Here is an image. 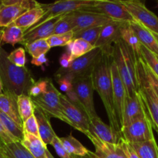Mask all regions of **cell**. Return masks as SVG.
<instances>
[{
    "label": "cell",
    "instance_id": "cell-5",
    "mask_svg": "<svg viewBox=\"0 0 158 158\" xmlns=\"http://www.w3.org/2000/svg\"><path fill=\"white\" fill-rule=\"evenodd\" d=\"M136 70L139 83V95L148 112L153 128L158 133V97L147 80L142 57L136 61Z\"/></svg>",
    "mask_w": 158,
    "mask_h": 158
},
{
    "label": "cell",
    "instance_id": "cell-51",
    "mask_svg": "<svg viewBox=\"0 0 158 158\" xmlns=\"http://www.w3.org/2000/svg\"><path fill=\"white\" fill-rule=\"evenodd\" d=\"M153 35H154L155 39H156V42H157V43H158V35L157 34H155V33H153Z\"/></svg>",
    "mask_w": 158,
    "mask_h": 158
},
{
    "label": "cell",
    "instance_id": "cell-42",
    "mask_svg": "<svg viewBox=\"0 0 158 158\" xmlns=\"http://www.w3.org/2000/svg\"><path fill=\"white\" fill-rule=\"evenodd\" d=\"M51 145H52L53 148H54L57 155H58L60 158H77V156L70 154L69 153L64 149V148L63 147V145H62L61 142H60V137H59L58 136H56V137H54L52 143H51Z\"/></svg>",
    "mask_w": 158,
    "mask_h": 158
},
{
    "label": "cell",
    "instance_id": "cell-33",
    "mask_svg": "<svg viewBox=\"0 0 158 158\" xmlns=\"http://www.w3.org/2000/svg\"><path fill=\"white\" fill-rule=\"evenodd\" d=\"M102 29V26H98V27L89 28V29L77 31V32H74L73 40L81 39V40L88 42V43H90V44H91L95 47V44L97 43L98 40H99Z\"/></svg>",
    "mask_w": 158,
    "mask_h": 158
},
{
    "label": "cell",
    "instance_id": "cell-52",
    "mask_svg": "<svg viewBox=\"0 0 158 158\" xmlns=\"http://www.w3.org/2000/svg\"><path fill=\"white\" fill-rule=\"evenodd\" d=\"M91 156H92V157H93V158H98L97 157H96L95 155H94V152H91Z\"/></svg>",
    "mask_w": 158,
    "mask_h": 158
},
{
    "label": "cell",
    "instance_id": "cell-21",
    "mask_svg": "<svg viewBox=\"0 0 158 158\" xmlns=\"http://www.w3.org/2000/svg\"><path fill=\"white\" fill-rule=\"evenodd\" d=\"M17 97L18 96L12 93L4 91L3 94L0 95V110L23 129V121L19 114Z\"/></svg>",
    "mask_w": 158,
    "mask_h": 158
},
{
    "label": "cell",
    "instance_id": "cell-35",
    "mask_svg": "<svg viewBox=\"0 0 158 158\" xmlns=\"http://www.w3.org/2000/svg\"><path fill=\"white\" fill-rule=\"evenodd\" d=\"M0 120L2 121V123H3V125L5 126V127L7 129V131L12 134L13 137H15V138L18 139L20 141H21L22 139H23V131L22 128H20L13 120L11 118H9L6 114H5L4 113L2 112L0 110Z\"/></svg>",
    "mask_w": 158,
    "mask_h": 158
},
{
    "label": "cell",
    "instance_id": "cell-55",
    "mask_svg": "<svg viewBox=\"0 0 158 158\" xmlns=\"http://www.w3.org/2000/svg\"><path fill=\"white\" fill-rule=\"evenodd\" d=\"M157 7H158V2H157Z\"/></svg>",
    "mask_w": 158,
    "mask_h": 158
},
{
    "label": "cell",
    "instance_id": "cell-38",
    "mask_svg": "<svg viewBox=\"0 0 158 158\" xmlns=\"http://www.w3.org/2000/svg\"><path fill=\"white\" fill-rule=\"evenodd\" d=\"M73 30H74V24H73L71 16L69 15V14H68V15H65L55 25L54 29V35L64 34L67 32H73Z\"/></svg>",
    "mask_w": 158,
    "mask_h": 158
},
{
    "label": "cell",
    "instance_id": "cell-34",
    "mask_svg": "<svg viewBox=\"0 0 158 158\" xmlns=\"http://www.w3.org/2000/svg\"><path fill=\"white\" fill-rule=\"evenodd\" d=\"M25 50L32 56V58H37L43 54H46L49 52L50 47L48 45L46 40H39L35 42L24 46Z\"/></svg>",
    "mask_w": 158,
    "mask_h": 158
},
{
    "label": "cell",
    "instance_id": "cell-43",
    "mask_svg": "<svg viewBox=\"0 0 158 158\" xmlns=\"http://www.w3.org/2000/svg\"><path fill=\"white\" fill-rule=\"evenodd\" d=\"M143 63H144V68H145L146 76H147V80H148V82L150 83V86H151L153 90L154 91L156 97H158V78L156 77V76L152 72L151 69L149 68V66L146 64L144 60H143Z\"/></svg>",
    "mask_w": 158,
    "mask_h": 158
},
{
    "label": "cell",
    "instance_id": "cell-49",
    "mask_svg": "<svg viewBox=\"0 0 158 158\" xmlns=\"http://www.w3.org/2000/svg\"><path fill=\"white\" fill-rule=\"evenodd\" d=\"M77 158H93V157L91 154V151H89V153H88L87 155L84 156V157H77Z\"/></svg>",
    "mask_w": 158,
    "mask_h": 158
},
{
    "label": "cell",
    "instance_id": "cell-37",
    "mask_svg": "<svg viewBox=\"0 0 158 158\" xmlns=\"http://www.w3.org/2000/svg\"><path fill=\"white\" fill-rule=\"evenodd\" d=\"M73 35H74L73 32L53 35L46 39V42L50 48L55 46H67L73 40Z\"/></svg>",
    "mask_w": 158,
    "mask_h": 158
},
{
    "label": "cell",
    "instance_id": "cell-10",
    "mask_svg": "<svg viewBox=\"0 0 158 158\" xmlns=\"http://www.w3.org/2000/svg\"><path fill=\"white\" fill-rule=\"evenodd\" d=\"M153 126L149 114L121 128L122 139L129 143H137L154 139Z\"/></svg>",
    "mask_w": 158,
    "mask_h": 158
},
{
    "label": "cell",
    "instance_id": "cell-3",
    "mask_svg": "<svg viewBox=\"0 0 158 158\" xmlns=\"http://www.w3.org/2000/svg\"><path fill=\"white\" fill-rule=\"evenodd\" d=\"M113 60L125 85L127 96L133 97L139 94L136 59L131 48L122 40L113 45Z\"/></svg>",
    "mask_w": 158,
    "mask_h": 158
},
{
    "label": "cell",
    "instance_id": "cell-41",
    "mask_svg": "<svg viewBox=\"0 0 158 158\" xmlns=\"http://www.w3.org/2000/svg\"><path fill=\"white\" fill-rule=\"evenodd\" d=\"M23 131L25 133H27V134H30L34 136H37V137H39L38 124H37V119H36L34 114L32 117H29L28 120L23 122Z\"/></svg>",
    "mask_w": 158,
    "mask_h": 158
},
{
    "label": "cell",
    "instance_id": "cell-19",
    "mask_svg": "<svg viewBox=\"0 0 158 158\" xmlns=\"http://www.w3.org/2000/svg\"><path fill=\"white\" fill-rule=\"evenodd\" d=\"M64 15L53 18L40 26H35V27H33L26 30V32H24V36H23V41L21 42L20 44L26 46V45L29 44L37 40H46L47 38H49L50 36L54 35V29L55 25Z\"/></svg>",
    "mask_w": 158,
    "mask_h": 158
},
{
    "label": "cell",
    "instance_id": "cell-9",
    "mask_svg": "<svg viewBox=\"0 0 158 158\" xmlns=\"http://www.w3.org/2000/svg\"><path fill=\"white\" fill-rule=\"evenodd\" d=\"M40 6L33 0H2L0 6V28L12 25L26 11Z\"/></svg>",
    "mask_w": 158,
    "mask_h": 158
},
{
    "label": "cell",
    "instance_id": "cell-32",
    "mask_svg": "<svg viewBox=\"0 0 158 158\" xmlns=\"http://www.w3.org/2000/svg\"><path fill=\"white\" fill-rule=\"evenodd\" d=\"M94 46L91 44L88 43V42L81 40V39H76L73 40L68 46H66V49L69 50L71 52V55L72 56L73 60L79 58L85 54L91 52L93 49H94Z\"/></svg>",
    "mask_w": 158,
    "mask_h": 158
},
{
    "label": "cell",
    "instance_id": "cell-47",
    "mask_svg": "<svg viewBox=\"0 0 158 158\" xmlns=\"http://www.w3.org/2000/svg\"><path fill=\"white\" fill-rule=\"evenodd\" d=\"M48 62L49 60L46 57V54H43L37 58H32L31 60V63L37 66H43L44 64H48Z\"/></svg>",
    "mask_w": 158,
    "mask_h": 158
},
{
    "label": "cell",
    "instance_id": "cell-17",
    "mask_svg": "<svg viewBox=\"0 0 158 158\" xmlns=\"http://www.w3.org/2000/svg\"><path fill=\"white\" fill-rule=\"evenodd\" d=\"M125 23V22L111 21L104 25L95 47L102 48V50H112L114 43L121 40V30Z\"/></svg>",
    "mask_w": 158,
    "mask_h": 158
},
{
    "label": "cell",
    "instance_id": "cell-54",
    "mask_svg": "<svg viewBox=\"0 0 158 158\" xmlns=\"http://www.w3.org/2000/svg\"><path fill=\"white\" fill-rule=\"evenodd\" d=\"M1 3H2V0H0V6H1Z\"/></svg>",
    "mask_w": 158,
    "mask_h": 158
},
{
    "label": "cell",
    "instance_id": "cell-44",
    "mask_svg": "<svg viewBox=\"0 0 158 158\" xmlns=\"http://www.w3.org/2000/svg\"><path fill=\"white\" fill-rule=\"evenodd\" d=\"M0 140L5 143H10L13 142L20 141L17 138L12 135L9 131H7L3 123L0 120Z\"/></svg>",
    "mask_w": 158,
    "mask_h": 158
},
{
    "label": "cell",
    "instance_id": "cell-4",
    "mask_svg": "<svg viewBox=\"0 0 158 158\" xmlns=\"http://www.w3.org/2000/svg\"><path fill=\"white\" fill-rule=\"evenodd\" d=\"M102 48L95 47L88 53L75 59L67 69L59 68L55 73V78L65 77L72 81L74 79L91 76L102 57Z\"/></svg>",
    "mask_w": 158,
    "mask_h": 158
},
{
    "label": "cell",
    "instance_id": "cell-39",
    "mask_svg": "<svg viewBox=\"0 0 158 158\" xmlns=\"http://www.w3.org/2000/svg\"><path fill=\"white\" fill-rule=\"evenodd\" d=\"M8 60L19 67H25L26 63V50L23 47L14 49L8 55Z\"/></svg>",
    "mask_w": 158,
    "mask_h": 158
},
{
    "label": "cell",
    "instance_id": "cell-46",
    "mask_svg": "<svg viewBox=\"0 0 158 158\" xmlns=\"http://www.w3.org/2000/svg\"><path fill=\"white\" fill-rule=\"evenodd\" d=\"M121 146H122V149L125 151V154H126L127 157L128 158H140L138 156V154H136V151L133 149L131 146H130L129 143L128 142H126L125 140H124L122 139L120 141Z\"/></svg>",
    "mask_w": 158,
    "mask_h": 158
},
{
    "label": "cell",
    "instance_id": "cell-18",
    "mask_svg": "<svg viewBox=\"0 0 158 158\" xmlns=\"http://www.w3.org/2000/svg\"><path fill=\"white\" fill-rule=\"evenodd\" d=\"M148 114L139 94L133 97L126 96L122 114V127H126L133 122L143 118ZM121 127V128H122Z\"/></svg>",
    "mask_w": 158,
    "mask_h": 158
},
{
    "label": "cell",
    "instance_id": "cell-11",
    "mask_svg": "<svg viewBox=\"0 0 158 158\" xmlns=\"http://www.w3.org/2000/svg\"><path fill=\"white\" fill-rule=\"evenodd\" d=\"M72 85L77 100L85 109L89 120H91L97 117L93 100L94 86L91 75L74 79L72 80Z\"/></svg>",
    "mask_w": 158,
    "mask_h": 158
},
{
    "label": "cell",
    "instance_id": "cell-56",
    "mask_svg": "<svg viewBox=\"0 0 158 158\" xmlns=\"http://www.w3.org/2000/svg\"><path fill=\"white\" fill-rule=\"evenodd\" d=\"M157 58H158V56H157Z\"/></svg>",
    "mask_w": 158,
    "mask_h": 158
},
{
    "label": "cell",
    "instance_id": "cell-50",
    "mask_svg": "<svg viewBox=\"0 0 158 158\" xmlns=\"http://www.w3.org/2000/svg\"><path fill=\"white\" fill-rule=\"evenodd\" d=\"M4 92V89H3V86H2V83L1 80H0V95L3 94Z\"/></svg>",
    "mask_w": 158,
    "mask_h": 158
},
{
    "label": "cell",
    "instance_id": "cell-12",
    "mask_svg": "<svg viewBox=\"0 0 158 158\" xmlns=\"http://www.w3.org/2000/svg\"><path fill=\"white\" fill-rule=\"evenodd\" d=\"M122 2L129 11L133 20L158 35V17L147 9L143 2L138 0H122Z\"/></svg>",
    "mask_w": 158,
    "mask_h": 158
},
{
    "label": "cell",
    "instance_id": "cell-29",
    "mask_svg": "<svg viewBox=\"0 0 158 158\" xmlns=\"http://www.w3.org/2000/svg\"><path fill=\"white\" fill-rule=\"evenodd\" d=\"M60 140L64 149L72 155L77 157H84L87 155L90 151L85 146H83L79 140L73 137L71 134L67 137H60Z\"/></svg>",
    "mask_w": 158,
    "mask_h": 158
},
{
    "label": "cell",
    "instance_id": "cell-23",
    "mask_svg": "<svg viewBox=\"0 0 158 158\" xmlns=\"http://www.w3.org/2000/svg\"><path fill=\"white\" fill-rule=\"evenodd\" d=\"M34 116L36 117L38 124L39 137L46 146L49 144L51 145L53 140L57 136V134H55L51 127L50 121V117L36 106L34 110Z\"/></svg>",
    "mask_w": 158,
    "mask_h": 158
},
{
    "label": "cell",
    "instance_id": "cell-22",
    "mask_svg": "<svg viewBox=\"0 0 158 158\" xmlns=\"http://www.w3.org/2000/svg\"><path fill=\"white\" fill-rule=\"evenodd\" d=\"M129 24L137 36L141 45L147 47V49H150L152 52H153L155 55L158 56V43L155 39L154 35H153V32H150L149 29H147L143 25L137 23L135 20L129 22Z\"/></svg>",
    "mask_w": 158,
    "mask_h": 158
},
{
    "label": "cell",
    "instance_id": "cell-30",
    "mask_svg": "<svg viewBox=\"0 0 158 158\" xmlns=\"http://www.w3.org/2000/svg\"><path fill=\"white\" fill-rule=\"evenodd\" d=\"M121 40L131 48L137 60L140 58L141 43H139L137 36L129 26V23H125L121 30Z\"/></svg>",
    "mask_w": 158,
    "mask_h": 158
},
{
    "label": "cell",
    "instance_id": "cell-31",
    "mask_svg": "<svg viewBox=\"0 0 158 158\" xmlns=\"http://www.w3.org/2000/svg\"><path fill=\"white\" fill-rule=\"evenodd\" d=\"M17 105L19 114L23 123V122L33 115L35 106L32 98L26 94H21L17 97Z\"/></svg>",
    "mask_w": 158,
    "mask_h": 158
},
{
    "label": "cell",
    "instance_id": "cell-7",
    "mask_svg": "<svg viewBox=\"0 0 158 158\" xmlns=\"http://www.w3.org/2000/svg\"><path fill=\"white\" fill-rule=\"evenodd\" d=\"M60 94H61L54 86L52 80L50 79L46 92L38 97L31 98L34 106L41 110L50 117L59 119L61 121L68 123L64 116L62 114L60 106Z\"/></svg>",
    "mask_w": 158,
    "mask_h": 158
},
{
    "label": "cell",
    "instance_id": "cell-2",
    "mask_svg": "<svg viewBox=\"0 0 158 158\" xmlns=\"http://www.w3.org/2000/svg\"><path fill=\"white\" fill-rule=\"evenodd\" d=\"M6 50L0 46V80L4 91H8L15 95H28L29 89L35 80L27 68L19 67L8 60Z\"/></svg>",
    "mask_w": 158,
    "mask_h": 158
},
{
    "label": "cell",
    "instance_id": "cell-28",
    "mask_svg": "<svg viewBox=\"0 0 158 158\" xmlns=\"http://www.w3.org/2000/svg\"><path fill=\"white\" fill-rule=\"evenodd\" d=\"M129 144L140 158H158V145L155 138L143 143Z\"/></svg>",
    "mask_w": 158,
    "mask_h": 158
},
{
    "label": "cell",
    "instance_id": "cell-6",
    "mask_svg": "<svg viewBox=\"0 0 158 158\" xmlns=\"http://www.w3.org/2000/svg\"><path fill=\"white\" fill-rule=\"evenodd\" d=\"M94 0H63L57 1L51 4L40 3V6L45 9L46 12L40 21L33 27L40 26L55 17L68 15L76 11L87 10L94 6Z\"/></svg>",
    "mask_w": 158,
    "mask_h": 158
},
{
    "label": "cell",
    "instance_id": "cell-48",
    "mask_svg": "<svg viewBox=\"0 0 158 158\" xmlns=\"http://www.w3.org/2000/svg\"><path fill=\"white\" fill-rule=\"evenodd\" d=\"M46 158H54V156L51 154V153L50 152L49 150H46Z\"/></svg>",
    "mask_w": 158,
    "mask_h": 158
},
{
    "label": "cell",
    "instance_id": "cell-53",
    "mask_svg": "<svg viewBox=\"0 0 158 158\" xmlns=\"http://www.w3.org/2000/svg\"><path fill=\"white\" fill-rule=\"evenodd\" d=\"M0 158H4V157H2V155H1V154H0Z\"/></svg>",
    "mask_w": 158,
    "mask_h": 158
},
{
    "label": "cell",
    "instance_id": "cell-13",
    "mask_svg": "<svg viewBox=\"0 0 158 158\" xmlns=\"http://www.w3.org/2000/svg\"><path fill=\"white\" fill-rule=\"evenodd\" d=\"M85 11L103 14L114 21L125 23L133 21V17L131 16L122 1L94 0V6Z\"/></svg>",
    "mask_w": 158,
    "mask_h": 158
},
{
    "label": "cell",
    "instance_id": "cell-27",
    "mask_svg": "<svg viewBox=\"0 0 158 158\" xmlns=\"http://www.w3.org/2000/svg\"><path fill=\"white\" fill-rule=\"evenodd\" d=\"M23 36L24 31L21 28L10 25L0 30V46L2 44H10L14 46L16 43H21Z\"/></svg>",
    "mask_w": 158,
    "mask_h": 158
},
{
    "label": "cell",
    "instance_id": "cell-24",
    "mask_svg": "<svg viewBox=\"0 0 158 158\" xmlns=\"http://www.w3.org/2000/svg\"><path fill=\"white\" fill-rule=\"evenodd\" d=\"M45 12H46L45 9L40 6H40L37 7L26 11L21 16L19 17L12 25L21 28L24 32H26L40 21V19L45 14Z\"/></svg>",
    "mask_w": 158,
    "mask_h": 158
},
{
    "label": "cell",
    "instance_id": "cell-25",
    "mask_svg": "<svg viewBox=\"0 0 158 158\" xmlns=\"http://www.w3.org/2000/svg\"><path fill=\"white\" fill-rule=\"evenodd\" d=\"M21 143L35 158H46L47 147L40 137L23 132Z\"/></svg>",
    "mask_w": 158,
    "mask_h": 158
},
{
    "label": "cell",
    "instance_id": "cell-20",
    "mask_svg": "<svg viewBox=\"0 0 158 158\" xmlns=\"http://www.w3.org/2000/svg\"><path fill=\"white\" fill-rule=\"evenodd\" d=\"M86 136L94 145V154L98 158H128L120 143L112 144L102 141L90 134Z\"/></svg>",
    "mask_w": 158,
    "mask_h": 158
},
{
    "label": "cell",
    "instance_id": "cell-45",
    "mask_svg": "<svg viewBox=\"0 0 158 158\" xmlns=\"http://www.w3.org/2000/svg\"><path fill=\"white\" fill-rule=\"evenodd\" d=\"M74 61L72 56L71 55V52H69L68 49H65L64 52L60 55V60H59V63H60V68L62 69H67L70 66L71 63Z\"/></svg>",
    "mask_w": 158,
    "mask_h": 158
},
{
    "label": "cell",
    "instance_id": "cell-1",
    "mask_svg": "<svg viewBox=\"0 0 158 158\" xmlns=\"http://www.w3.org/2000/svg\"><path fill=\"white\" fill-rule=\"evenodd\" d=\"M102 56L100 60L94 66L91 73L94 90L99 94L105 112L108 116L110 126L116 131H121L118 123L115 110L113 99L112 80L111 65L112 62V50H102Z\"/></svg>",
    "mask_w": 158,
    "mask_h": 158
},
{
    "label": "cell",
    "instance_id": "cell-15",
    "mask_svg": "<svg viewBox=\"0 0 158 158\" xmlns=\"http://www.w3.org/2000/svg\"><path fill=\"white\" fill-rule=\"evenodd\" d=\"M112 80L113 87V99H114L115 110H116V118L119 123L120 128L122 127V114H123L124 104L126 98L127 93L125 85L119 76L117 66L116 63L112 60L111 65Z\"/></svg>",
    "mask_w": 158,
    "mask_h": 158
},
{
    "label": "cell",
    "instance_id": "cell-40",
    "mask_svg": "<svg viewBox=\"0 0 158 158\" xmlns=\"http://www.w3.org/2000/svg\"><path fill=\"white\" fill-rule=\"evenodd\" d=\"M50 80V78H42L37 81H35V83L29 89L28 95L30 97H37L44 94L47 89Z\"/></svg>",
    "mask_w": 158,
    "mask_h": 158
},
{
    "label": "cell",
    "instance_id": "cell-26",
    "mask_svg": "<svg viewBox=\"0 0 158 158\" xmlns=\"http://www.w3.org/2000/svg\"><path fill=\"white\" fill-rule=\"evenodd\" d=\"M0 154L4 158H35L21 141L5 143L0 140Z\"/></svg>",
    "mask_w": 158,
    "mask_h": 158
},
{
    "label": "cell",
    "instance_id": "cell-36",
    "mask_svg": "<svg viewBox=\"0 0 158 158\" xmlns=\"http://www.w3.org/2000/svg\"><path fill=\"white\" fill-rule=\"evenodd\" d=\"M140 52L141 57L144 60L146 64L149 66L152 72L158 78V58L156 55H155L150 49H148L143 45H141Z\"/></svg>",
    "mask_w": 158,
    "mask_h": 158
},
{
    "label": "cell",
    "instance_id": "cell-8",
    "mask_svg": "<svg viewBox=\"0 0 158 158\" xmlns=\"http://www.w3.org/2000/svg\"><path fill=\"white\" fill-rule=\"evenodd\" d=\"M60 106L62 114L68 121V124L74 129L86 135L88 133L90 120L81 105L73 102L64 94H60Z\"/></svg>",
    "mask_w": 158,
    "mask_h": 158
},
{
    "label": "cell",
    "instance_id": "cell-14",
    "mask_svg": "<svg viewBox=\"0 0 158 158\" xmlns=\"http://www.w3.org/2000/svg\"><path fill=\"white\" fill-rule=\"evenodd\" d=\"M69 15L74 24L73 32L89 28L103 26L109 22L114 21L103 14L85 10L71 12Z\"/></svg>",
    "mask_w": 158,
    "mask_h": 158
},
{
    "label": "cell",
    "instance_id": "cell-16",
    "mask_svg": "<svg viewBox=\"0 0 158 158\" xmlns=\"http://www.w3.org/2000/svg\"><path fill=\"white\" fill-rule=\"evenodd\" d=\"M88 134L102 141L112 144H117L122 140L121 131H116L110 125L105 124L99 116L90 120Z\"/></svg>",
    "mask_w": 158,
    "mask_h": 158
}]
</instances>
